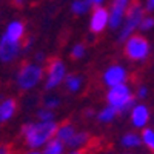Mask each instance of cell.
Wrapping results in <instances>:
<instances>
[{
    "label": "cell",
    "instance_id": "obj_1",
    "mask_svg": "<svg viewBox=\"0 0 154 154\" xmlns=\"http://www.w3.org/2000/svg\"><path fill=\"white\" fill-rule=\"evenodd\" d=\"M56 131H57V125L53 120L40 122V123H28L22 128V133L29 148H38L45 145L53 139Z\"/></svg>",
    "mask_w": 154,
    "mask_h": 154
},
{
    "label": "cell",
    "instance_id": "obj_2",
    "mask_svg": "<svg viewBox=\"0 0 154 154\" xmlns=\"http://www.w3.org/2000/svg\"><path fill=\"white\" fill-rule=\"evenodd\" d=\"M108 105L117 109V112H126L134 106V96L131 93V88L126 83L109 86V91L106 94Z\"/></svg>",
    "mask_w": 154,
    "mask_h": 154
},
{
    "label": "cell",
    "instance_id": "obj_3",
    "mask_svg": "<svg viewBox=\"0 0 154 154\" xmlns=\"http://www.w3.org/2000/svg\"><path fill=\"white\" fill-rule=\"evenodd\" d=\"M151 53V45L143 35L131 34L125 40V54L133 62H143Z\"/></svg>",
    "mask_w": 154,
    "mask_h": 154
},
{
    "label": "cell",
    "instance_id": "obj_4",
    "mask_svg": "<svg viewBox=\"0 0 154 154\" xmlns=\"http://www.w3.org/2000/svg\"><path fill=\"white\" fill-rule=\"evenodd\" d=\"M145 14H146V12H145V8L142 5L131 2L130 8H128V11H126V16L123 19V23H122L123 25L122 31L119 34V40L120 42L126 40V38L130 37L136 29H139V25H140V22H142Z\"/></svg>",
    "mask_w": 154,
    "mask_h": 154
},
{
    "label": "cell",
    "instance_id": "obj_5",
    "mask_svg": "<svg viewBox=\"0 0 154 154\" xmlns=\"http://www.w3.org/2000/svg\"><path fill=\"white\" fill-rule=\"evenodd\" d=\"M42 75H43V71L38 65L26 63V65H23L20 68L17 74V83L22 89H31L42 80Z\"/></svg>",
    "mask_w": 154,
    "mask_h": 154
},
{
    "label": "cell",
    "instance_id": "obj_6",
    "mask_svg": "<svg viewBox=\"0 0 154 154\" xmlns=\"http://www.w3.org/2000/svg\"><path fill=\"white\" fill-rule=\"evenodd\" d=\"M131 5V0H112L111 3V9L109 11V22L108 26H111L112 29H117L122 26L123 19L126 16V11Z\"/></svg>",
    "mask_w": 154,
    "mask_h": 154
},
{
    "label": "cell",
    "instance_id": "obj_7",
    "mask_svg": "<svg viewBox=\"0 0 154 154\" xmlns=\"http://www.w3.org/2000/svg\"><path fill=\"white\" fill-rule=\"evenodd\" d=\"M65 63L60 59H53L48 66V77H46V89H53L65 80Z\"/></svg>",
    "mask_w": 154,
    "mask_h": 154
},
{
    "label": "cell",
    "instance_id": "obj_8",
    "mask_svg": "<svg viewBox=\"0 0 154 154\" xmlns=\"http://www.w3.org/2000/svg\"><path fill=\"white\" fill-rule=\"evenodd\" d=\"M108 22H109V11L103 6H94L91 20H89V29L94 34H99L108 26Z\"/></svg>",
    "mask_w": 154,
    "mask_h": 154
},
{
    "label": "cell",
    "instance_id": "obj_9",
    "mask_svg": "<svg viewBox=\"0 0 154 154\" xmlns=\"http://www.w3.org/2000/svg\"><path fill=\"white\" fill-rule=\"evenodd\" d=\"M19 51H20L19 42H12L8 37L2 35V38H0V60L5 63L12 62L19 56Z\"/></svg>",
    "mask_w": 154,
    "mask_h": 154
},
{
    "label": "cell",
    "instance_id": "obj_10",
    "mask_svg": "<svg viewBox=\"0 0 154 154\" xmlns=\"http://www.w3.org/2000/svg\"><path fill=\"white\" fill-rule=\"evenodd\" d=\"M128 79V72L123 66L120 65H112L109 66L105 74H103V82L105 85L108 86H114V85H120V83H125Z\"/></svg>",
    "mask_w": 154,
    "mask_h": 154
},
{
    "label": "cell",
    "instance_id": "obj_11",
    "mask_svg": "<svg viewBox=\"0 0 154 154\" xmlns=\"http://www.w3.org/2000/svg\"><path fill=\"white\" fill-rule=\"evenodd\" d=\"M149 122V108L145 103H137L131 108V123L134 128L143 130Z\"/></svg>",
    "mask_w": 154,
    "mask_h": 154
},
{
    "label": "cell",
    "instance_id": "obj_12",
    "mask_svg": "<svg viewBox=\"0 0 154 154\" xmlns=\"http://www.w3.org/2000/svg\"><path fill=\"white\" fill-rule=\"evenodd\" d=\"M23 34H25V25L22 22H19V20H14V22H11L8 25V28H6L3 35L8 37L12 42H20Z\"/></svg>",
    "mask_w": 154,
    "mask_h": 154
},
{
    "label": "cell",
    "instance_id": "obj_13",
    "mask_svg": "<svg viewBox=\"0 0 154 154\" xmlns=\"http://www.w3.org/2000/svg\"><path fill=\"white\" fill-rule=\"evenodd\" d=\"M17 103L14 99H6L0 103V123H3L6 120H9L16 112Z\"/></svg>",
    "mask_w": 154,
    "mask_h": 154
},
{
    "label": "cell",
    "instance_id": "obj_14",
    "mask_svg": "<svg viewBox=\"0 0 154 154\" xmlns=\"http://www.w3.org/2000/svg\"><path fill=\"white\" fill-rule=\"evenodd\" d=\"M75 134V130L74 126L69 125V123H65L62 126H57V131H56V136L59 140H62V142H68V140Z\"/></svg>",
    "mask_w": 154,
    "mask_h": 154
},
{
    "label": "cell",
    "instance_id": "obj_15",
    "mask_svg": "<svg viewBox=\"0 0 154 154\" xmlns=\"http://www.w3.org/2000/svg\"><path fill=\"white\" fill-rule=\"evenodd\" d=\"M43 154H63V143L59 139H51L45 143Z\"/></svg>",
    "mask_w": 154,
    "mask_h": 154
},
{
    "label": "cell",
    "instance_id": "obj_16",
    "mask_svg": "<svg viewBox=\"0 0 154 154\" xmlns=\"http://www.w3.org/2000/svg\"><path fill=\"white\" fill-rule=\"evenodd\" d=\"M140 139H142V143L149 151H154V128L145 126L142 130V134H140Z\"/></svg>",
    "mask_w": 154,
    "mask_h": 154
},
{
    "label": "cell",
    "instance_id": "obj_17",
    "mask_svg": "<svg viewBox=\"0 0 154 154\" xmlns=\"http://www.w3.org/2000/svg\"><path fill=\"white\" fill-rule=\"evenodd\" d=\"M140 143H142V139L136 133H126L122 137V145L126 148H137Z\"/></svg>",
    "mask_w": 154,
    "mask_h": 154
},
{
    "label": "cell",
    "instance_id": "obj_18",
    "mask_svg": "<svg viewBox=\"0 0 154 154\" xmlns=\"http://www.w3.org/2000/svg\"><path fill=\"white\" fill-rule=\"evenodd\" d=\"M88 140H89V136H88L86 133H75L66 143H68L71 148H79V146L86 145Z\"/></svg>",
    "mask_w": 154,
    "mask_h": 154
},
{
    "label": "cell",
    "instance_id": "obj_19",
    "mask_svg": "<svg viewBox=\"0 0 154 154\" xmlns=\"http://www.w3.org/2000/svg\"><path fill=\"white\" fill-rule=\"evenodd\" d=\"M117 114H119V112H117V109L112 108L111 105H108L106 108H103V109H102V111L99 112L97 119H99L100 122H103V123H108V122L114 120V117H116Z\"/></svg>",
    "mask_w": 154,
    "mask_h": 154
},
{
    "label": "cell",
    "instance_id": "obj_20",
    "mask_svg": "<svg viewBox=\"0 0 154 154\" xmlns=\"http://www.w3.org/2000/svg\"><path fill=\"white\" fill-rule=\"evenodd\" d=\"M89 6H91V3H89L88 0H74V2L71 3L72 12H74V14H79V16L86 14L88 9H89Z\"/></svg>",
    "mask_w": 154,
    "mask_h": 154
},
{
    "label": "cell",
    "instance_id": "obj_21",
    "mask_svg": "<svg viewBox=\"0 0 154 154\" xmlns=\"http://www.w3.org/2000/svg\"><path fill=\"white\" fill-rule=\"evenodd\" d=\"M65 83H66V88L69 89L71 93H75V91H79L80 86H82V79L79 75H66L65 77Z\"/></svg>",
    "mask_w": 154,
    "mask_h": 154
},
{
    "label": "cell",
    "instance_id": "obj_22",
    "mask_svg": "<svg viewBox=\"0 0 154 154\" xmlns=\"http://www.w3.org/2000/svg\"><path fill=\"white\" fill-rule=\"evenodd\" d=\"M152 28H154V17L145 14L142 22H140V25H139V29L140 31H151Z\"/></svg>",
    "mask_w": 154,
    "mask_h": 154
},
{
    "label": "cell",
    "instance_id": "obj_23",
    "mask_svg": "<svg viewBox=\"0 0 154 154\" xmlns=\"http://www.w3.org/2000/svg\"><path fill=\"white\" fill-rule=\"evenodd\" d=\"M83 54H85V46L82 43H77L71 49V57L72 59H80V57H83Z\"/></svg>",
    "mask_w": 154,
    "mask_h": 154
},
{
    "label": "cell",
    "instance_id": "obj_24",
    "mask_svg": "<svg viewBox=\"0 0 154 154\" xmlns=\"http://www.w3.org/2000/svg\"><path fill=\"white\" fill-rule=\"evenodd\" d=\"M37 116L40 117V120H42V122H49V120H53V117H54L53 111L48 109V108H46V109H40V111L37 112Z\"/></svg>",
    "mask_w": 154,
    "mask_h": 154
},
{
    "label": "cell",
    "instance_id": "obj_25",
    "mask_svg": "<svg viewBox=\"0 0 154 154\" xmlns=\"http://www.w3.org/2000/svg\"><path fill=\"white\" fill-rule=\"evenodd\" d=\"M45 106H46L48 109L59 106V99H56V97H48V99H45Z\"/></svg>",
    "mask_w": 154,
    "mask_h": 154
},
{
    "label": "cell",
    "instance_id": "obj_26",
    "mask_svg": "<svg viewBox=\"0 0 154 154\" xmlns=\"http://www.w3.org/2000/svg\"><path fill=\"white\" fill-rule=\"evenodd\" d=\"M136 96H137L139 99H145V97L148 96V88H146V86H143V85H142V86H139V88H137V94H136Z\"/></svg>",
    "mask_w": 154,
    "mask_h": 154
},
{
    "label": "cell",
    "instance_id": "obj_27",
    "mask_svg": "<svg viewBox=\"0 0 154 154\" xmlns=\"http://www.w3.org/2000/svg\"><path fill=\"white\" fill-rule=\"evenodd\" d=\"M143 8H145V12H154V0H146Z\"/></svg>",
    "mask_w": 154,
    "mask_h": 154
},
{
    "label": "cell",
    "instance_id": "obj_28",
    "mask_svg": "<svg viewBox=\"0 0 154 154\" xmlns=\"http://www.w3.org/2000/svg\"><path fill=\"white\" fill-rule=\"evenodd\" d=\"M88 2L91 3V5H94V6H102V5L106 2V0H88Z\"/></svg>",
    "mask_w": 154,
    "mask_h": 154
},
{
    "label": "cell",
    "instance_id": "obj_29",
    "mask_svg": "<svg viewBox=\"0 0 154 154\" xmlns=\"http://www.w3.org/2000/svg\"><path fill=\"white\" fill-rule=\"evenodd\" d=\"M0 154H12V152L6 146H0Z\"/></svg>",
    "mask_w": 154,
    "mask_h": 154
},
{
    "label": "cell",
    "instance_id": "obj_30",
    "mask_svg": "<svg viewBox=\"0 0 154 154\" xmlns=\"http://www.w3.org/2000/svg\"><path fill=\"white\" fill-rule=\"evenodd\" d=\"M35 59H37V60H38V62H42V60H43V59H45V57H43V54H42V53H38V54H37V56H35Z\"/></svg>",
    "mask_w": 154,
    "mask_h": 154
},
{
    "label": "cell",
    "instance_id": "obj_31",
    "mask_svg": "<svg viewBox=\"0 0 154 154\" xmlns=\"http://www.w3.org/2000/svg\"><path fill=\"white\" fill-rule=\"evenodd\" d=\"M23 2H25V0H14V3H16L17 6H22V5H23Z\"/></svg>",
    "mask_w": 154,
    "mask_h": 154
},
{
    "label": "cell",
    "instance_id": "obj_32",
    "mask_svg": "<svg viewBox=\"0 0 154 154\" xmlns=\"http://www.w3.org/2000/svg\"><path fill=\"white\" fill-rule=\"evenodd\" d=\"M69 154H82V152H80V151H71Z\"/></svg>",
    "mask_w": 154,
    "mask_h": 154
},
{
    "label": "cell",
    "instance_id": "obj_33",
    "mask_svg": "<svg viewBox=\"0 0 154 154\" xmlns=\"http://www.w3.org/2000/svg\"><path fill=\"white\" fill-rule=\"evenodd\" d=\"M28 154H43V152H38V151H32V152H28Z\"/></svg>",
    "mask_w": 154,
    "mask_h": 154
}]
</instances>
